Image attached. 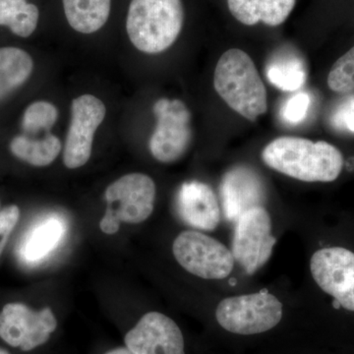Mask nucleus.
Masks as SVG:
<instances>
[{"instance_id": "obj_1", "label": "nucleus", "mask_w": 354, "mask_h": 354, "mask_svg": "<svg viewBox=\"0 0 354 354\" xmlns=\"http://www.w3.org/2000/svg\"><path fill=\"white\" fill-rule=\"evenodd\" d=\"M262 160L274 171L304 183H332L344 167L337 147L326 141L279 137L265 147Z\"/></svg>"}, {"instance_id": "obj_2", "label": "nucleus", "mask_w": 354, "mask_h": 354, "mask_svg": "<svg viewBox=\"0 0 354 354\" xmlns=\"http://www.w3.org/2000/svg\"><path fill=\"white\" fill-rule=\"evenodd\" d=\"M216 93L235 113L255 121L267 113V90L252 58L232 48L223 53L214 74Z\"/></svg>"}, {"instance_id": "obj_3", "label": "nucleus", "mask_w": 354, "mask_h": 354, "mask_svg": "<svg viewBox=\"0 0 354 354\" xmlns=\"http://www.w3.org/2000/svg\"><path fill=\"white\" fill-rule=\"evenodd\" d=\"M183 22L181 0H131L127 34L137 50L157 55L176 43Z\"/></svg>"}, {"instance_id": "obj_4", "label": "nucleus", "mask_w": 354, "mask_h": 354, "mask_svg": "<svg viewBox=\"0 0 354 354\" xmlns=\"http://www.w3.org/2000/svg\"><path fill=\"white\" fill-rule=\"evenodd\" d=\"M156 184L143 174H129L114 181L106 188V214L100 223L102 232L114 234L120 223L137 225L150 218L155 207Z\"/></svg>"}, {"instance_id": "obj_5", "label": "nucleus", "mask_w": 354, "mask_h": 354, "mask_svg": "<svg viewBox=\"0 0 354 354\" xmlns=\"http://www.w3.org/2000/svg\"><path fill=\"white\" fill-rule=\"evenodd\" d=\"M216 318L221 328L232 334H262L281 322L283 304L268 292L228 297L218 304Z\"/></svg>"}, {"instance_id": "obj_6", "label": "nucleus", "mask_w": 354, "mask_h": 354, "mask_svg": "<svg viewBox=\"0 0 354 354\" xmlns=\"http://www.w3.org/2000/svg\"><path fill=\"white\" fill-rule=\"evenodd\" d=\"M172 252L181 267L201 279H225L234 268V255L227 246L195 230L181 232L174 242Z\"/></svg>"}, {"instance_id": "obj_7", "label": "nucleus", "mask_w": 354, "mask_h": 354, "mask_svg": "<svg viewBox=\"0 0 354 354\" xmlns=\"http://www.w3.org/2000/svg\"><path fill=\"white\" fill-rule=\"evenodd\" d=\"M153 109L157 125L149 143L151 153L158 162H176L187 152L192 139L189 109L179 100L165 97L158 100Z\"/></svg>"}, {"instance_id": "obj_8", "label": "nucleus", "mask_w": 354, "mask_h": 354, "mask_svg": "<svg viewBox=\"0 0 354 354\" xmlns=\"http://www.w3.org/2000/svg\"><path fill=\"white\" fill-rule=\"evenodd\" d=\"M276 242L269 212L264 207H255L237 218L232 255L247 274H252L271 258Z\"/></svg>"}, {"instance_id": "obj_9", "label": "nucleus", "mask_w": 354, "mask_h": 354, "mask_svg": "<svg viewBox=\"0 0 354 354\" xmlns=\"http://www.w3.org/2000/svg\"><path fill=\"white\" fill-rule=\"evenodd\" d=\"M57 327V318L48 307L34 311L25 304H9L0 312V337L23 351L43 346Z\"/></svg>"}, {"instance_id": "obj_10", "label": "nucleus", "mask_w": 354, "mask_h": 354, "mask_svg": "<svg viewBox=\"0 0 354 354\" xmlns=\"http://www.w3.org/2000/svg\"><path fill=\"white\" fill-rule=\"evenodd\" d=\"M106 114V106L95 95L86 94L73 100L64 151L65 167L75 169L87 164L92 155L95 133Z\"/></svg>"}, {"instance_id": "obj_11", "label": "nucleus", "mask_w": 354, "mask_h": 354, "mask_svg": "<svg viewBox=\"0 0 354 354\" xmlns=\"http://www.w3.org/2000/svg\"><path fill=\"white\" fill-rule=\"evenodd\" d=\"M310 270L321 290L354 312L353 252L342 247L320 249L312 256Z\"/></svg>"}, {"instance_id": "obj_12", "label": "nucleus", "mask_w": 354, "mask_h": 354, "mask_svg": "<svg viewBox=\"0 0 354 354\" xmlns=\"http://www.w3.org/2000/svg\"><path fill=\"white\" fill-rule=\"evenodd\" d=\"M124 342L135 354H185L181 330L172 319L160 312L142 317L125 335Z\"/></svg>"}, {"instance_id": "obj_13", "label": "nucleus", "mask_w": 354, "mask_h": 354, "mask_svg": "<svg viewBox=\"0 0 354 354\" xmlns=\"http://www.w3.org/2000/svg\"><path fill=\"white\" fill-rule=\"evenodd\" d=\"M220 192L223 213L230 221H236L248 209L264 207V183L257 172L245 165L234 167L225 174Z\"/></svg>"}, {"instance_id": "obj_14", "label": "nucleus", "mask_w": 354, "mask_h": 354, "mask_svg": "<svg viewBox=\"0 0 354 354\" xmlns=\"http://www.w3.org/2000/svg\"><path fill=\"white\" fill-rule=\"evenodd\" d=\"M176 207L181 220L191 227L212 232L220 223V203L208 184L183 183L177 194Z\"/></svg>"}, {"instance_id": "obj_15", "label": "nucleus", "mask_w": 354, "mask_h": 354, "mask_svg": "<svg viewBox=\"0 0 354 354\" xmlns=\"http://www.w3.org/2000/svg\"><path fill=\"white\" fill-rule=\"evenodd\" d=\"M66 225L62 218L50 216L28 230L19 247L21 259L26 264H38L57 249L64 239Z\"/></svg>"}, {"instance_id": "obj_16", "label": "nucleus", "mask_w": 354, "mask_h": 354, "mask_svg": "<svg viewBox=\"0 0 354 354\" xmlns=\"http://www.w3.org/2000/svg\"><path fill=\"white\" fill-rule=\"evenodd\" d=\"M297 0H227L232 16L246 26L259 22L270 27L283 24L292 12Z\"/></svg>"}, {"instance_id": "obj_17", "label": "nucleus", "mask_w": 354, "mask_h": 354, "mask_svg": "<svg viewBox=\"0 0 354 354\" xmlns=\"http://www.w3.org/2000/svg\"><path fill=\"white\" fill-rule=\"evenodd\" d=\"M13 155L34 167H46L55 162L62 152V142L55 135L46 133L38 135H18L10 143Z\"/></svg>"}, {"instance_id": "obj_18", "label": "nucleus", "mask_w": 354, "mask_h": 354, "mask_svg": "<svg viewBox=\"0 0 354 354\" xmlns=\"http://www.w3.org/2000/svg\"><path fill=\"white\" fill-rule=\"evenodd\" d=\"M69 25L82 34H93L106 24L111 0H62Z\"/></svg>"}, {"instance_id": "obj_19", "label": "nucleus", "mask_w": 354, "mask_h": 354, "mask_svg": "<svg viewBox=\"0 0 354 354\" xmlns=\"http://www.w3.org/2000/svg\"><path fill=\"white\" fill-rule=\"evenodd\" d=\"M34 62L25 50L0 48V101L17 90L31 76Z\"/></svg>"}, {"instance_id": "obj_20", "label": "nucleus", "mask_w": 354, "mask_h": 354, "mask_svg": "<svg viewBox=\"0 0 354 354\" xmlns=\"http://www.w3.org/2000/svg\"><path fill=\"white\" fill-rule=\"evenodd\" d=\"M270 82L286 92H295L304 85L307 70L304 62L297 55H279L267 65Z\"/></svg>"}, {"instance_id": "obj_21", "label": "nucleus", "mask_w": 354, "mask_h": 354, "mask_svg": "<svg viewBox=\"0 0 354 354\" xmlns=\"http://www.w3.org/2000/svg\"><path fill=\"white\" fill-rule=\"evenodd\" d=\"M39 18L38 7L26 0H0V26H6L21 38L31 36Z\"/></svg>"}, {"instance_id": "obj_22", "label": "nucleus", "mask_w": 354, "mask_h": 354, "mask_svg": "<svg viewBox=\"0 0 354 354\" xmlns=\"http://www.w3.org/2000/svg\"><path fill=\"white\" fill-rule=\"evenodd\" d=\"M57 109L48 102H35L26 109L22 120L24 134L48 133L57 122Z\"/></svg>"}, {"instance_id": "obj_23", "label": "nucleus", "mask_w": 354, "mask_h": 354, "mask_svg": "<svg viewBox=\"0 0 354 354\" xmlns=\"http://www.w3.org/2000/svg\"><path fill=\"white\" fill-rule=\"evenodd\" d=\"M327 82L330 90L337 94L354 92V46L335 62Z\"/></svg>"}, {"instance_id": "obj_24", "label": "nucleus", "mask_w": 354, "mask_h": 354, "mask_svg": "<svg viewBox=\"0 0 354 354\" xmlns=\"http://www.w3.org/2000/svg\"><path fill=\"white\" fill-rule=\"evenodd\" d=\"M310 97L307 93L300 92L293 95L283 106L281 115L286 122L298 124L306 118L310 106Z\"/></svg>"}, {"instance_id": "obj_25", "label": "nucleus", "mask_w": 354, "mask_h": 354, "mask_svg": "<svg viewBox=\"0 0 354 354\" xmlns=\"http://www.w3.org/2000/svg\"><path fill=\"white\" fill-rule=\"evenodd\" d=\"M20 218V209L15 205L0 211V255L6 248L7 241L12 234Z\"/></svg>"}, {"instance_id": "obj_26", "label": "nucleus", "mask_w": 354, "mask_h": 354, "mask_svg": "<svg viewBox=\"0 0 354 354\" xmlns=\"http://www.w3.org/2000/svg\"><path fill=\"white\" fill-rule=\"evenodd\" d=\"M337 127H344L348 131L354 133V97L346 101V104L337 111L335 115Z\"/></svg>"}, {"instance_id": "obj_27", "label": "nucleus", "mask_w": 354, "mask_h": 354, "mask_svg": "<svg viewBox=\"0 0 354 354\" xmlns=\"http://www.w3.org/2000/svg\"><path fill=\"white\" fill-rule=\"evenodd\" d=\"M104 354H135L133 353L130 349L127 348H118L111 349V351H108V353Z\"/></svg>"}, {"instance_id": "obj_28", "label": "nucleus", "mask_w": 354, "mask_h": 354, "mask_svg": "<svg viewBox=\"0 0 354 354\" xmlns=\"http://www.w3.org/2000/svg\"><path fill=\"white\" fill-rule=\"evenodd\" d=\"M0 354H9V353H7L6 351H4V349L0 348Z\"/></svg>"}]
</instances>
